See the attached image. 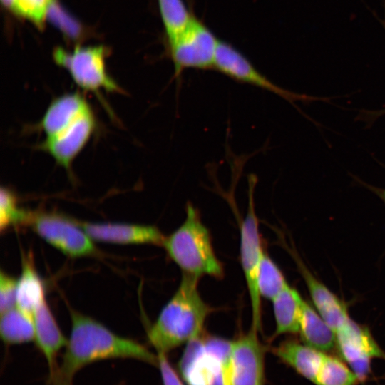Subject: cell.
<instances>
[{
	"instance_id": "d6986e66",
	"label": "cell",
	"mask_w": 385,
	"mask_h": 385,
	"mask_svg": "<svg viewBox=\"0 0 385 385\" xmlns=\"http://www.w3.org/2000/svg\"><path fill=\"white\" fill-rule=\"evenodd\" d=\"M302 296L288 283L271 301L275 321L274 336L299 334Z\"/></svg>"
},
{
	"instance_id": "30bf717a",
	"label": "cell",
	"mask_w": 385,
	"mask_h": 385,
	"mask_svg": "<svg viewBox=\"0 0 385 385\" xmlns=\"http://www.w3.org/2000/svg\"><path fill=\"white\" fill-rule=\"evenodd\" d=\"M336 346L351 369L364 381L370 371L374 358H385V353L372 337L369 329L349 317L335 332Z\"/></svg>"
},
{
	"instance_id": "7c38bea8",
	"label": "cell",
	"mask_w": 385,
	"mask_h": 385,
	"mask_svg": "<svg viewBox=\"0 0 385 385\" xmlns=\"http://www.w3.org/2000/svg\"><path fill=\"white\" fill-rule=\"evenodd\" d=\"M93 240L114 244L163 245L165 235L155 226L128 223H92L78 222Z\"/></svg>"
},
{
	"instance_id": "4316f807",
	"label": "cell",
	"mask_w": 385,
	"mask_h": 385,
	"mask_svg": "<svg viewBox=\"0 0 385 385\" xmlns=\"http://www.w3.org/2000/svg\"><path fill=\"white\" fill-rule=\"evenodd\" d=\"M17 279L2 270L0 272V312L16 305Z\"/></svg>"
},
{
	"instance_id": "ffe728a7",
	"label": "cell",
	"mask_w": 385,
	"mask_h": 385,
	"mask_svg": "<svg viewBox=\"0 0 385 385\" xmlns=\"http://www.w3.org/2000/svg\"><path fill=\"white\" fill-rule=\"evenodd\" d=\"M0 336L1 340L9 345L34 341L33 317L17 306L1 313Z\"/></svg>"
},
{
	"instance_id": "52a82bcc",
	"label": "cell",
	"mask_w": 385,
	"mask_h": 385,
	"mask_svg": "<svg viewBox=\"0 0 385 385\" xmlns=\"http://www.w3.org/2000/svg\"><path fill=\"white\" fill-rule=\"evenodd\" d=\"M28 225L42 239L71 257L96 253L93 240L78 222L53 212H31Z\"/></svg>"
},
{
	"instance_id": "5b68a950",
	"label": "cell",
	"mask_w": 385,
	"mask_h": 385,
	"mask_svg": "<svg viewBox=\"0 0 385 385\" xmlns=\"http://www.w3.org/2000/svg\"><path fill=\"white\" fill-rule=\"evenodd\" d=\"M255 177H249L248 205L240 227V260L249 294L252 328L262 329V297L257 285V272L265 253L259 231V222L254 203Z\"/></svg>"
},
{
	"instance_id": "83f0119b",
	"label": "cell",
	"mask_w": 385,
	"mask_h": 385,
	"mask_svg": "<svg viewBox=\"0 0 385 385\" xmlns=\"http://www.w3.org/2000/svg\"><path fill=\"white\" fill-rule=\"evenodd\" d=\"M158 366L160 370L163 385H185L170 363L166 354H156Z\"/></svg>"
},
{
	"instance_id": "484cf974",
	"label": "cell",
	"mask_w": 385,
	"mask_h": 385,
	"mask_svg": "<svg viewBox=\"0 0 385 385\" xmlns=\"http://www.w3.org/2000/svg\"><path fill=\"white\" fill-rule=\"evenodd\" d=\"M47 16L69 37L76 38L81 34L79 24L63 11L55 1L51 5Z\"/></svg>"
},
{
	"instance_id": "f546056e",
	"label": "cell",
	"mask_w": 385,
	"mask_h": 385,
	"mask_svg": "<svg viewBox=\"0 0 385 385\" xmlns=\"http://www.w3.org/2000/svg\"><path fill=\"white\" fill-rule=\"evenodd\" d=\"M358 181L366 189L369 190L376 195H377L385 205V188L374 186L361 180H358Z\"/></svg>"
},
{
	"instance_id": "277c9868",
	"label": "cell",
	"mask_w": 385,
	"mask_h": 385,
	"mask_svg": "<svg viewBox=\"0 0 385 385\" xmlns=\"http://www.w3.org/2000/svg\"><path fill=\"white\" fill-rule=\"evenodd\" d=\"M220 39L195 15L173 38L166 40L167 53L178 79L188 69H213Z\"/></svg>"
},
{
	"instance_id": "4dcf8cb0",
	"label": "cell",
	"mask_w": 385,
	"mask_h": 385,
	"mask_svg": "<svg viewBox=\"0 0 385 385\" xmlns=\"http://www.w3.org/2000/svg\"><path fill=\"white\" fill-rule=\"evenodd\" d=\"M2 4L9 10L13 11L14 6V0H1Z\"/></svg>"
},
{
	"instance_id": "f1b7e54d",
	"label": "cell",
	"mask_w": 385,
	"mask_h": 385,
	"mask_svg": "<svg viewBox=\"0 0 385 385\" xmlns=\"http://www.w3.org/2000/svg\"><path fill=\"white\" fill-rule=\"evenodd\" d=\"M49 379L51 385H73V376L63 373L59 366L50 374Z\"/></svg>"
},
{
	"instance_id": "2e32d148",
	"label": "cell",
	"mask_w": 385,
	"mask_h": 385,
	"mask_svg": "<svg viewBox=\"0 0 385 385\" xmlns=\"http://www.w3.org/2000/svg\"><path fill=\"white\" fill-rule=\"evenodd\" d=\"M273 354L314 384L325 356V352L292 339L274 347Z\"/></svg>"
},
{
	"instance_id": "9a60e30c",
	"label": "cell",
	"mask_w": 385,
	"mask_h": 385,
	"mask_svg": "<svg viewBox=\"0 0 385 385\" xmlns=\"http://www.w3.org/2000/svg\"><path fill=\"white\" fill-rule=\"evenodd\" d=\"M91 107L78 93H70L55 98L47 108L39 126L48 138L61 133Z\"/></svg>"
},
{
	"instance_id": "cb8c5ba5",
	"label": "cell",
	"mask_w": 385,
	"mask_h": 385,
	"mask_svg": "<svg viewBox=\"0 0 385 385\" xmlns=\"http://www.w3.org/2000/svg\"><path fill=\"white\" fill-rule=\"evenodd\" d=\"M31 212L21 208L11 190L1 188L0 192V230L11 226L28 225Z\"/></svg>"
},
{
	"instance_id": "e0dca14e",
	"label": "cell",
	"mask_w": 385,
	"mask_h": 385,
	"mask_svg": "<svg viewBox=\"0 0 385 385\" xmlns=\"http://www.w3.org/2000/svg\"><path fill=\"white\" fill-rule=\"evenodd\" d=\"M299 334L303 343L317 350L325 352L336 346L334 330L303 297Z\"/></svg>"
},
{
	"instance_id": "6da1fadb",
	"label": "cell",
	"mask_w": 385,
	"mask_h": 385,
	"mask_svg": "<svg viewBox=\"0 0 385 385\" xmlns=\"http://www.w3.org/2000/svg\"><path fill=\"white\" fill-rule=\"evenodd\" d=\"M71 329L60 369L73 376L96 361L133 359L158 366L157 354L138 342L121 337L92 317L70 310Z\"/></svg>"
},
{
	"instance_id": "9c48e42d",
	"label": "cell",
	"mask_w": 385,
	"mask_h": 385,
	"mask_svg": "<svg viewBox=\"0 0 385 385\" xmlns=\"http://www.w3.org/2000/svg\"><path fill=\"white\" fill-rule=\"evenodd\" d=\"M213 69L234 81L273 93L292 104L299 101L319 100L288 91L274 83L261 73L239 50L225 41H220Z\"/></svg>"
},
{
	"instance_id": "1f68e13d",
	"label": "cell",
	"mask_w": 385,
	"mask_h": 385,
	"mask_svg": "<svg viewBox=\"0 0 385 385\" xmlns=\"http://www.w3.org/2000/svg\"><path fill=\"white\" fill-rule=\"evenodd\" d=\"M380 21L381 22L382 25L384 26V29H385V21L384 20H380ZM385 113V111H384Z\"/></svg>"
},
{
	"instance_id": "603a6c76",
	"label": "cell",
	"mask_w": 385,
	"mask_h": 385,
	"mask_svg": "<svg viewBox=\"0 0 385 385\" xmlns=\"http://www.w3.org/2000/svg\"><path fill=\"white\" fill-rule=\"evenodd\" d=\"M359 379L350 366L333 356L325 354L317 374L316 385H356Z\"/></svg>"
},
{
	"instance_id": "7a4b0ae2",
	"label": "cell",
	"mask_w": 385,
	"mask_h": 385,
	"mask_svg": "<svg viewBox=\"0 0 385 385\" xmlns=\"http://www.w3.org/2000/svg\"><path fill=\"white\" fill-rule=\"evenodd\" d=\"M199 279L183 274L175 292L148 329V339L156 354H167L202 335L211 308L200 295Z\"/></svg>"
},
{
	"instance_id": "ba28073f",
	"label": "cell",
	"mask_w": 385,
	"mask_h": 385,
	"mask_svg": "<svg viewBox=\"0 0 385 385\" xmlns=\"http://www.w3.org/2000/svg\"><path fill=\"white\" fill-rule=\"evenodd\" d=\"M250 327L234 339L224 371V385H264L265 347Z\"/></svg>"
},
{
	"instance_id": "8992f818",
	"label": "cell",
	"mask_w": 385,
	"mask_h": 385,
	"mask_svg": "<svg viewBox=\"0 0 385 385\" xmlns=\"http://www.w3.org/2000/svg\"><path fill=\"white\" fill-rule=\"evenodd\" d=\"M107 51L102 46H78L71 51L57 48L53 56L55 62L68 72L81 89L96 93L101 91L120 92L118 85L106 71Z\"/></svg>"
},
{
	"instance_id": "3957f363",
	"label": "cell",
	"mask_w": 385,
	"mask_h": 385,
	"mask_svg": "<svg viewBox=\"0 0 385 385\" xmlns=\"http://www.w3.org/2000/svg\"><path fill=\"white\" fill-rule=\"evenodd\" d=\"M162 246L182 274L200 279L222 278L224 268L215 252L210 231L192 203H187L183 222L165 237Z\"/></svg>"
},
{
	"instance_id": "d4e9b609",
	"label": "cell",
	"mask_w": 385,
	"mask_h": 385,
	"mask_svg": "<svg viewBox=\"0 0 385 385\" xmlns=\"http://www.w3.org/2000/svg\"><path fill=\"white\" fill-rule=\"evenodd\" d=\"M54 0H14L13 12L41 26Z\"/></svg>"
},
{
	"instance_id": "44dd1931",
	"label": "cell",
	"mask_w": 385,
	"mask_h": 385,
	"mask_svg": "<svg viewBox=\"0 0 385 385\" xmlns=\"http://www.w3.org/2000/svg\"><path fill=\"white\" fill-rule=\"evenodd\" d=\"M158 4L166 40L183 31L194 15L184 0H158Z\"/></svg>"
},
{
	"instance_id": "7402d4cb",
	"label": "cell",
	"mask_w": 385,
	"mask_h": 385,
	"mask_svg": "<svg viewBox=\"0 0 385 385\" xmlns=\"http://www.w3.org/2000/svg\"><path fill=\"white\" fill-rule=\"evenodd\" d=\"M287 283L281 270L265 252L257 277V289L260 297L272 301Z\"/></svg>"
},
{
	"instance_id": "5bb4252c",
	"label": "cell",
	"mask_w": 385,
	"mask_h": 385,
	"mask_svg": "<svg viewBox=\"0 0 385 385\" xmlns=\"http://www.w3.org/2000/svg\"><path fill=\"white\" fill-rule=\"evenodd\" d=\"M34 342L47 361L49 373L58 366L56 356L68 339L61 332L46 302L43 300L33 313Z\"/></svg>"
},
{
	"instance_id": "4fadbf2b",
	"label": "cell",
	"mask_w": 385,
	"mask_h": 385,
	"mask_svg": "<svg viewBox=\"0 0 385 385\" xmlns=\"http://www.w3.org/2000/svg\"><path fill=\"white\" fill-rule=\"evenodd\" d=\"M286 247L304 280L315 309L335 333L349 317L346 304L311 272L295 250Z\"/></svg>"
},
{
	"instance_id": "ac0fdd59",
	"label": "cell",
	"mask_w": 385,
	"mask_h": 385,
	"mask_svg": "<svg viewBox=\"0 0 385 385\" xmlns=\"http://www.w3.org/2000/svg\"><path fill=\"white\" fill-rule=\"evenodd\" d=\"M45 299L44 284L35 268L32 256L22 255L21 272L17 279L16 306L33 317L36 308Z\"/></svg>"
},
{
	"instance_id": "8fae6325",
	"label": "cell",
	"mask_w": 385,
	"mask_h": 385,
	"mask_svg": "<svg viewBox=\"0 0 385 385\" xmlns=\"http://www.w3.org/2000/svg\"><path fill=\"white\" fill-rule=\"evenodd\" d=\"M95 128V117L90 109L58 134L45 138L40 144V148L48 153L59 165L69 170Z\"/></svg>"
}]
</instances>
